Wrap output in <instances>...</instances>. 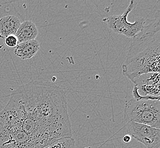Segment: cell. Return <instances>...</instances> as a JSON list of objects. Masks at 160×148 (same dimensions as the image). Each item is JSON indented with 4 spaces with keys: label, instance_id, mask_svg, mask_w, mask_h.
<instances>
[{
    "label": "cell",
    "instance_id": "1",
    "mask_svg": "<svg viewBox=\"0 0 160 148\" xmlns=\"http://www.w3.org/2000/svg\"><path fill=\"white\" fill-rule=\"evenodd\" d=\"M72 137L66 92L31 82L10 95L0 112V148H42Z\"/></svg>",
    "mask_w": 160,
    "mask_h": 148
},
{
    "label": "cell",
    "instance_id": "2",
    "mask_svg": "<svg viewBox=\"0 0 160 148\" xmlns=\"http://www.w3.org/2000/svg\"><path fill=\"white\" fill-rule=\"evenodd\" d=\"M160 32L152 37H133L122 72L133 83L143 74L160 73Z\"/></svg>",
    "mask_w": 160,
    "mask_h": 148
},
{
    "label": "cell",
    "instance_id": "3",
    "mask_svg": "<svg viewBox=\"0 0 160 148\" xmlns=\"http://www.w3.org/2000/svg\"><path fill=\"white\" fill-rule=\"evenodd\" d=\"M160 100L137 101L132 98L125 104L124 118L127 121L142 124L160 130Z\"/></svg>",
    "mask_w": 160,
    "mask_h": 148
},
{
    "label": "cell",
    "instance_id": "4",
    "mask_svg": "<svg viewBox=\"0 0 160 148\" xmlns=\"http://www.w3.org/2000/svg\"><path fill=\"white\" fill-rule=\"evenodd\" d=\"M137 3L131 0L129 5L122 15H112L103 19V21L107 23L108 28L114 33L124 35L128 38L135 37L142 30L144 25L145 19L143 17H139L134 22L127 21L129 13L135 9Z\"/></svg>",
    "mask_w": 160,
    "mask_h": 148
},
{
    "label": "cell",
    "instance_id": "5",
    "mask_svg": "<svg viewBox=\"0 0 160 148\" xmlns=\"http://www.w3.org/2000/svg\"><path fill=\"white\" fill-rule=\"evenodd\" d=\"M128 135L143 144L147 148H159L160 130L142 124L128 121L126 125Z\"/></svg>",
    "mask_w": 160,
    "mask_h": 148
},
{
    "label": "cell",
    "instance_id": "6",
    "mask_svg": "<svg viewBox=\"0 0 160 148\" xmlns=\"http://www.w3.org/2000/svg\"><path fill=\"white\" fill-rule=\"evenodd\" d=\"M139 95L142 96H160V73L151 72L143 74L134 82Z\"/></svg>",
    "mask_w": 160,
    "mask_h": 148
},
{
    "label": "cell",
    "instance_id": "7",
    "mask_svg": "<svg viewBox=\"0 0 160 148\" xmlns=\"http://www.w3.org/2000/svg\"><path fill=\"white\" fill-rule=\"evenodd\" d=\"M40 48L39 43L37 40H28L18 43L14 51L16 56L22 59H29L36 55Z\"/></svg>",
    "mask_w": 160,
    "mask_h": 148
},
{
    "label": "cell",
    "instance_id": "8",
    "mask_svg": "<svg viewBox=\"0 0 160 148\" xmlns=\"http://www.w3.org/2000/svg\"><path fill=\"white\" fill-rule=\"evenodd\" d=\"M38 35V30L35 24L30 21H26L19 25L15 35L18 43L34 40Z\"/></svg>",
    "mask_w": 160,
    "mask_h": 148
},
{
    "label": "cell",
    "instance_id": "9",
    "mask_svg": "<svg viewBox=\"0 0 160 148\" xmlns=\"http://www.w3.org/2000/svg\"><path fill=\"white\" fill-rule=\"evenodd\" d=\"M19 19L16 16H7L0 19V38L5 39L9 35H15L21 25Z\"/></svg>",
    "mask_w": 160,
    "mask_h": 148
},
{
    "label": "cell",
    "instance_id": "10",
    "mask_svg": "<svg viewBox=\"0 0 160 148\" xmlns=\"http://www.w3.org/2000/svg\"><path fill=\"white\" fill-rule=\"evenodd\" d=\"M42 148H76L75 140L73 137L59 139Z\"/></svg>",
    "mask_w": 160,
    "mask_h": 148
},
{
    "label": "cell",
    "instance_id": "11",
    "mask_svg": "<svg viewBox=\"0 0 160 148\" xmlns=\"http://www.w3.org/2000/svg\"><path fill=\"white\" fill-rule=\"evenodd\" d=\"M5 43L6 46L9 47H16L18 45V40L16 35H9L5 38Z\"/></svg>",
    "mask_w": 160,
    "mask_h": 148
},
{
    "label": "cell",
    "instance_id": "12",
    "mask_svg": "<svg viewBox=\"0 0 160 148\" xmlns=\"http://www.w3.org/2000/svg\"><path fill=\"white\" fill-rule=\"evenodd\" d=\"M132 140V137L129 135H126L122 137V141L124 143H128L130 142Z\"/></svg>",
    "mask_w": 160,
    "mask_h": 148
}]
</instances>
